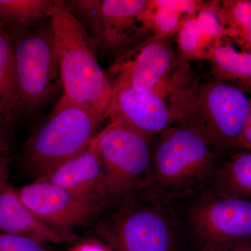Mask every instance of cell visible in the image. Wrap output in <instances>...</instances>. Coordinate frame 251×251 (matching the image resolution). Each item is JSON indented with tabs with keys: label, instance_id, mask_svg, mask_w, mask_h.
<instances>
[{
	"label": "cell",
	"instance_id": "obj_1",
	"mask_svg": "<svg viewBox=\"0 0 251 251\" xmlns=\"http://www.w3.org/2000/svg\"><path fill=\"white\" fill-rule=\"evenodd\" d=\"M225 153L193 124L176 122L151 141L148 192L175 202L209 187Z\"/></svg>",
	"mask_w": 251,
	"mask_h": 251
},
{
	"label": "cell",
	"instance_id": "obj_2",
	"mask_svg": "<svg viewBox=\"0 0 251 251\" xmlns=\"http://www.w3.org/2000/svg\"><path fill=\"white\" fill-rule=\"evenodd\" d=\"M95 230L113 251H181L186 240L175 202L148 192L110 203Z\"/></svg>",
	"mask_w": 251,
	"mask_h": 251
},
{
	"label": "cell",
	"instance_id": "obj_3",
	"mask_svg": "<svg viewBox=\"0 0 251 251\" xmlns=\"http://www.w3.org/2000/svg\"><path fill=\"white\" fill-rule=\"evenodd\" d=\"M63 88L62 98L107 120L112 88L100 67L97 49L67 1L54 0L49 19Z\"/></svg>",
	"mask_w": 251,
	"mask_h": 251
},
{
	"label": "cell",
	"instance_id": "obj_4",
	"mask_svg": "<svg viewBox=\"0 0 251 251\" xmlns=\"http://www.w3.org/2000/svg\"><path fill=\"white\" fill-rule=\"evenodd\" d=\"M106 120L94 110L61 98L21 149L23 168L36 180L85 152Z\"/></svg>",
	"mask_w": 251,
	"mask_h": 251
},
{
	"label": "cell",
	"instance_id": "obj_5",
	"mask_svg": "<svg viewBox=\"0 0 251 251\" xmlns=\"http://www.w3.org/2000/svg\"><path fill=\"white\" fill-rule=\"evenodd\" d=\"M174 202L196 251L251 242V200L207 187Z\"/></svg>",
	"mask_w": 251,
	"mask_h": 251
},
{
	"label": "cell",
	"instance_id": "obj_6",
	"mask_svg": "<svg viewBox=\"0 0 251 251\" xmlns=\"http://www.w3.org/2000/svg\"><path fill=\"white\" fill-rule=\"evenodd\" d=\"M170 38L150 36L115 55L107 71L112 88L156 91L177 107L190 88Z\"/></svg>",
	"mask_w": 251,
	"mask_h": 251
},
{
	"label": "cell",
	"instance_id": "obj_7",
	"mask_svg": "<svg viewBox=\"0 0 251 251\" xmlns=\"http://www.w3.org/2000/svg\"><path fill=\"white\" fill-rule=\"evenodd\" d=\"M9 34L14 49L16 122L34 116L62 84L50 21Z\"/></svg>",
	"mask_w": 251,
	"mask_h": 251
},
{
	"label": "cell",
	"instance_id": "obj_8",
	"mask_svg": "<svg viewBox=\"0 0 251 251\" xmlns=\"http://www.w3.org/2000/svg\"><path fill=\"white\" fill-rule=\"evenodd\" d=\"M251 114L250 91L213 77L193 86L181 120L197 126L227 153L239 148Z\"/></svg>",
	"mask_w": 251,
	"mask_h": 251
},
{
	"label": "cell",
	"instance_id": "obj_9",
	"mask_svg": "<svg viewBox=\"0 0 251 251\" xmlns=\"http://www.w3.org/2000/svg\"><path fill=\"white\" fill-rule=\"evenodd\" d=\"M96 139L110 204L148 192L152 140L114 122H108Z\"/></svg>",
	"mask_w": 251,
	"mask_h": 251
},
{
	"label": "cell",
	"instance_id": "obj_10",
	"mask_svg": "<svg viewBox=\"0 0 251 251\" xmlns=\"http://www.w3.org/2000/svg\"><path fill=\"white\" fill-rule=\"evenodd\" d=\"M67 2L97 51L116 55L145 40L148 34L151 36L145 23L148 0H73Z\"/></svg>",
	"mask_w": 251,
	"mask_h": 251
},
{
	"label": "cell",
	"instance_id": "obj_11",
	"mask_svg": "<svg viewBox=\"0 0 251 251\" xmlns=\"http://www.w3.org/2000/svg\"><path fill=\"white\" fill-rule=\"evenodd\" d=\"M18 193L41 221L66 240L74 229L96 222L107 208L84 201L46 179L35 180Z\"/></svg>",
	"mask_w": 251,
	"mask_h": 251
},
{
	"label": "cell",
	"instance_id": "obj_12",
	"mask_svg": "<svg viewBox=\"0 0 251 251\" xmlns=\"http://www.w3.org/2000/svg\"><path fill=\"white\" fill-rule=\"evenodd\" d=\"M107 120L152 140L181 116L174 104L156 91L119 87L113 88Z\"/></svg>",
	"mask_w": 251,
	"mask_h": 251
},
{
	"label": "cell",
	"instance_id": "obj_13",
	"mask_svg": "<svg viewBox=\"0 0 251 251\" xmlns=\"http://www.w3.org/2000/svg\"><path fill=\"white\" fill-rule=\"evenodd\" d=\"M41 179L48 180L87 202L105 207L110 204L96 137L85 152Z\"/></svg>",
	"mask_w": 251,
	"mask_h": 251
},
{
	"label": "cell",
	"instance_id": "obj_14",
	"mask_svg": "<svg viewBox=\"0 0 251 251\" xmlns=\"http://www.w3.org/2000/svg\"><path fill=\"white\" fill-rule=\"evenodd\" d=\"M0 233L23 236L44 244L66 241L41 221L23 202L18 189L9 184L0 189Z\"/></svg>",
	"mask_w": 251,
	"mask_h": 251
},
{
	"label": "cell",
	"instance_id": "obj_15",
	"mask_svg": "<svg viewBox=\"0 0 251 251\" xmlns=\"http://www.w3.org/2000/svg\"><path fill=\"white\" fill-rule=\"evenodd\" d=\"M206 60L214 79L251 92V51L225 36Z\"/></svg>",
	"mask_w": 251,
	"mask_h": 251
},
{
	"label": "cell",
	"instance_id": "obj_16",
	"mask_svg": "<svg viewBox=\"0 0 251 251\" xmlns=\"http://www.w3.org/2000/svg\"><path fill=\"white\" fill-rule=\"evenodd\" d=\"M209 187L226 196L251 200V151L224 158Z\"/></svg>",
	"mask_w": 251,
	"mask_h": 251
},
{
	"label": "cell",
	"instance_id": "obj_17",
	"mask_svg": "<svg viewBox=\"0 0 251 251\" xmlns=\"http://www.w3.org/2000/svg\"><path fill=\"white\" fill-rule=\"evenodd\" d=\"M54 0H0V24L9 34L37 27L50 17Z\"/></svg>",
	"mask_w": 251,
	"mask_h": 251
},
{
	"label": "cell",
	"instance_id": "obj_18",
	"mask_svg": "<svg viewBox=\"0 0 251 251\" xmlns=\"http://www.w3.org/2000/svg\"><path fill=\"white\" fill-rule=\"evenodd\" d=\"M14 44L9 33L0 24V115L14 126L17 105Z\"/></svg>",
	"mask_w": 251,
	"mask_h": 251
},
{
	"label": "cell",
	"instance_id": "obj_19",
	"mask_svg": "<svg viewBox=\"0 0 251 251\" xmlns=\"http://www.w3.org/2000/svg\"><path fill=\"white\" fill-rule=\"evenodd\" d=\"M196 14L185 18L175 34L178 54L185 62L206 60L211 51L217 45L201 30Z\"/></svg>",
	"mask_w": 251,
	"mask_h": 251
},
{
	"label": "cell",
	"instance_id": "obj_20",
	"mask_svg": "<svg viewBox=\"0 0 251 251\" xmlns=\"http://www.w3.org/2000/svg\"><path fill=\"white\" fill-rule=\"evenodd\" d=\"M186 18L188 17L171 6L168 0H148L145 25L154 37L171 38L175 35Z\"/></svg>",
	"mask_w": 251,
	"mask_h": 251
},
{
	"label": "cell",
	"instance_id": "obj_21",
	"mask_svg": "<svg viewBox=\"0 0 251 251\" xmlns=\"http://www.w3.org/2000/svg\"><path fill=\"white\" fill-rule=\"evenodd\" d=\"M219 10L226 36L251 29V0L219 1Z\"/></svg>",
	"mask_w": 251,
	"mask_h": 251
},
{
	"label": "cell",
	"instance_id": "obj_22",
	"mask_svg": "<svg viewBox=\"0 0 251 251\" xmlns=\"http://www.w3.org/2000/svg\"><path fill=\"white\" fill-rule=\"evenodd\" d=\"M46 245L31 238L0 233V251H52Z\"/></svg>",
	"mask_w": 251,
	"mask_h": 251
},
{
	"label": "cell",
	"instance_id": "obj_23",
	"mask_svg": "<svg viewBox=\"0 0 251 251\" xmlns=\"http://www.w3.org/2000/svg\"><path fill=\"white\" fill-rule=\"evenodd\" d=\"M13 126L0 115V153L8 155L12 148Z\"/></svg>",
	"mask_w": 251,
	"mask_h": 251
},
{
	"label": "cell",
	"instance_id": "obj_24",
	"mask_svg": "<svg viewBox=\"0 0 251 251\" xmlns=\"http://www.w3.org/2000/svg\"><path fill=\"white\" fill-rule=\"evenodd\" d=\"M71 251H113L99 239H89L82 241L76 244Z\"/></svg>",
	"mask_w": 251,
	"mask_h": 251
},
{
	"label": "cell",
	"instance_id": "obj_25",
	"mask_svg": "<svg viewBox=\"0 0 251 251\" xmlns=\"http://www.w3.org/2000/svg\"><path fill=\"white\" fill-rule=\"evenodd\" d=\"M226 36L233 40L243 49L251 51V29L234 31Z\"/></svg>",
	"mask_w": 251,
	"mask_h": 251
},
{
	"label": "cell",
	"instance_id": "obj_26",
	"mask_svg": "<svg viewBox=\"0 0 251 251\" xmlns=\"http://www.w3.org/2000/svg\"><path fill=\"white\" fill-rule=\"evenodd\" d=\"M9 158L7 154L0 153V189L9 184Z\"/></svg>",
	"mask_w": 251,
	"mask_h": 251
},
{
	"label": "cell",
	"instance_id": "obj_27",
	"mask_svg": "<svg viewBox=\"0 0 251 251\" xmlns=\"http://www.w3.org/2000/svg\"><path fill=\"white\" fill-rule=\"evenodd\" d=\"M201 251H251V241L230 247L211 248Z\"/></svg>",
	"mask_w": 251,
	"mask_h": 251
}]
</instances>
